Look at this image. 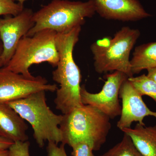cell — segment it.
<instances>
[{"mask_svg": "<svg viewBox=\"0 0 156 156\" xmlns=\"http://www.w3.org/2000/svg\"><path fill=\"white\" fill-rule=\"evenodd\" d=\"M81 31V27L79 26L69 32L56 35V46L59 60L52 76L53 80L59 85L54 103L56 108L62 115L67 114L83 105L80 95L82 75L73 56Z\"/></svg>", "mask_w": 156, "mask_h": 156, "instance_id": "1", "label": "cell"}, {"mask_svg": "<svg viewBox=\"0 0 156 156\" xmlns=\"http://www.w3.org/2000/svg\"><path fill=\"white\" fill-rule=\"evenodd\" d=\"M63 115L59 126L62 143L71 147L77 143L86 142L97 151L106 142L111 129L110 119L96 108L83 105Z\"/></svg>", "mask_w": 156, "mask_h": 156, "instance_id": "2", "label": "cell"}, {"mask_svg": "<svg viewBox=\"0 0 156 156\" xmlns=\"http://www.w3.org/2000/svg\"><path fill=\"white\" fill-rule=\"evenodd\" d=\"M96 13L94 0L87 2L52 0L48 5L34 13L35 24L26 36H33L44 30H51L57 33H66L83 25L86 18Z\"/></svg>", "mask_w": 156, "mask_h": 156, "instance_id": "3", "label": "cell"}, {"mask_svg": "<svg viewBox=\"0 0 156 156\" xmlns=\"http://www.w3.org/2000/svg\"><path fill=\"white\" fill-rule=\"evenodd\" d=\"M7 104L31 126L34 138L39 147H43L47 141L57 144L62 143L63 137L59 126L63 115L54 113L48 106L46 91L35 92Z\"/></svg>", "mask_w": 156, "mask_h": 156, "instance_id": "4", "label": "cell"}, {"mask_svg": "<svg viewBox=\"0 0 156 156\" xmlns=\"http://www.w3.org/2000/svg\"><path fill=\"white\" fill-rule=\"evenodd\" d=\"M139 30L124 27L113 37L98 40L90 46L95 71L99 74L119 71L133 76L130 55L140 36Z\"/></svg>", "mask_w": 156, "mask_h": 156, "instance_id": "5", "label": "cell"}, {"mask_svg": "<svg viewBox=\"0 0 156 156\" xmlns=\"http://www.w3.org/2000/svg\"><path fill=\"white\" fill-rule=\"evenodd\" d=\"M57 33L44 30L33 36H24L20 41L11 60L4 68L16 73L32 76L29 68L34 64L47 62L56 67L59 60L56 48Z\"/></svg>", "mask_w": 156, "mask_h": 156, "instance_id": "6", "label": "cell"}, {"mask_svg": "<svg viewBox=\"0 0 156 156\" xmlns=\"http://www.w3.org/2000/svg\"><path fill=\"white\" fill-rule=\"evenodd\" d=\"M58 88L41 76L28 77L4 68L0 69V103L22 99L39 91L54 92Z\"/></svg>", "mask_w": 156, "mask_h": 156, "instance_id": "7", "label": "cell"}, {"mask_svg": "<svg viewBox=\"0 0 156 156\" xmlns=\"http://www.w3.org/2000/svg\"><path fill=\"white\" fill-rule=\"evenodd\" d=\"M128 78L126 74L119 71L107 74L105 83L101 91L97 93H90L82 85L80 89L82 103L96 108L110 119L121 115L122 107L119 100L120 90L122 84Z\"/></svg>", "mask_w": 156, "mask_h": 156, "instance_id": "8", "label": "cell"}, {"mask_svg": "<svg viewBox=\"0 0 156 156\" xmlns=\"http://www.w3.org/2000/svg\"><path fill=\"white\" fill-rule=\"evenodd\" d=\"M34 13L32 9H24L16 16L0 17V38L3 46L4 67L11 60L20 41L34 25Z\"/></svg>", "mask_w": 156, "mask_h": 156, "instance_id": "9", "label": "cell"}, {"mask_svg": "<svg viewBox=\"0 0 156 156\" xmlns=\"http://www.w3.org/2000/svg\"><path fill=\"white\" fill-rule=\"evenodd\" d=\"M119 96L122 103L121 117L117 123V127L120 130L131 128L134 122H138L145 126L144 119L148 116L154 117L156 119V112L148 108L143 100L142 96L128 80L122 84Z\"/></svg>", "mask_w": 156, "mask_h": 156, "instance_id": "10", "label": "cell"}, {"mask_svg": "<svg viewBox=\"0 0 156 156\" xmlns=\"http://www.w3.org/2000/svg\"><path fill=\"white\" fill-rule=\"evenodd\" d=\"M96 13L105 19L128 22L150 17L139 0H94Z\"/></svg>", "mask_w": 156, "mask_h": 156, "instance_id": "11", "label": "cell"}, {"mask_svg": "<svg viewBox=\"0 0 156 156\" xmlns=\"http://www.w3.org/2000/svg\"><path fill=\"white\" fill-rule=\"evenodd\" d=\"M25 121L8 104L0 103V136L14 142L27 141Z\"/></svg>", "mask_w": 156, "mask_h": 156, "instance_id": "12", "label": "cell"}, {"mask_svg": "<svg viewBox=\"0 0 156 156\" xmlns=\"http://www.w3.org/2000/svg\"><path fill=\"white\" fill-rule=\"evenodd\" d=\"M131 138L135 147L143 156H156V125L146 127L139 123L134 128L121 130Z\"/></svg>", "mask_w": 156, "mask_h": 156, "instance_id": "13", "label": "cell"}, {"mask_svg": "<svg viewBox=\"0 0 156 156\" xmlns=\"http://www.w3.org/2000/svg\"><path fill=\"white\" fill-rule=\"evenodd\" d=\"M130 63L133 75L144 69L156 68V42L136 47Z\"/></svg>", "mask_w": 156, "mask_h": 156, "instance_id": "14", "label": "cell"}, {"mask_svg": "<svg viewBox=\"0 0 156 156\" xmlns=\"http://www.w3.org/2000/svg\"><path fill=\"white\" fill-rule=\"evenodd\" d=\"M128 80L141 96L147 95L156 102V82L147 75L131 76Z\"/></svg>", "mask_w": 156, "mask_h": 156, "instance_id": "15", "label": "cell"}, {"mask_svg": "<svg viewBox=\"0 0 156 156\" xmlns=\"http://www.w3.org/2000/svg\"><path fill=\"white\" fill-rule=\"evenodd\" d=\"M98 156H143L137 150L131 138L124 133L122 139L105 153Z\"/></svg>", "mask_w": 156, "mask_h": 156, "instance_id": "16", "label": "cell"}, {"mask_svg": "<svg viewBox=\"0 0 156 156\" xmlns=\"http://www.w3.org/2000/svg\"><path fill=\"white\" fill-rule=\"evenodd\" d=\"M24 9V5L13 0H0V16H16Z\"/></svg>", "mask_w": 156, "mask_h": 156, "instance_id": "17", "label": "cell"}, {"mask_svg": "<svg viewBox=\"0 0 156 156\" xmlns=\"http://www.w3.org/2000/svg\"><path fill=\"white\" fill-rule=\"evenodd\" d=\"M30 142L28 141L14 142L9 148V156H30Z\"/></svg>", "mask_w": 156, "mask_h": 156, "instance_id": "18", "label": "cell"}, {"mask_svg": "<svg viewBox=\"0 0 156 156\" xmlns=\"http://www.w3.org/2000/svg\"><path fill=\"white\" fill-rule=\"evenodd\" d=\"M71 147L73 156H95L93 153V149L87 143H77Z\"/></svg>", "mask_w": 156, "mask_h": 156, "instance_id": "19", "label": "cell"}, {"mask_svg": "<svg viewBox=\"0 0 156 156\" xmlns=\"http://www.w3.org/2000/svg\"><path fill=\"white\" fill-rule=\"evenodd\" d=\"M64 144L62 143L60 146L55 143L48 142L47 147L48 156H67Z\"/></svg>", "mask_w": 156, "mask_h": 156, "instance_id": "20", "label": "cell"}, {"mask_svg": "<svg viewBox=\"0 0 156 156\" xmlns=\"http://www.w3.org/2000/svg\"><path fill=\"white\" fill-rule=\"evenodd\" d=\"M14 143L11 140L0 136V150H9Z\"/></svg>", "mask_w": 156, "mask_h": 156, "instance_id": "21", "label": "cell"}, {"mask_svg": "<svg viewBox=\"0 0 156 156\" xmlns=\"http://www.w3.org/2000/svg\"><path fill=\"white\" fill-rule=\"evenodd\" d=\"M147 76L156 82V68L147 69Z\"/></svg>", "mask_w": 156, "mask_h": 156, "instance_id": "22", "label": "cell"}, {"mask_svg": "<svg viewBox=\"0 0 156 156\" xmlns=\"http://www.w3.org/2000/svg\"><path fill=\"white\" fill-rule=\"evenodd\" d=\"M3 52V46L2 43L0 38V69L4 67L2 60V54Z\"/></svg>", "mask_w": 156, "mask_h": 156, "instance_id": "23", "label": "cell"}, {"mask_svg": "<svg viewBox=\"0 0 156 156\" xmlns=\"http://www.w3.org/2000/svg\"><path fill=\"white\" fill-rule=\"evenodd\" d=\"M0 156H9V150H0Z\"/></svg>", "mask_w": 156, "mask_h": 156, "instance_id": "24", "label": "cell"}, {"mask_svg": "<svg viewBox=\"0 0 156 156\" xmlns=\"http://www.w3.org/2000/svg\"><path fill=\"white\" fill-rule=\"evenodd\" d=\"M13 1H14V2H16H16H18V3L23 5L24 3L26 1H27V0H13Z\"/></svg>", "mask_w": 156, "mask_h": 156, "instance_id": "25", "label": "cell"}]
</instances>
